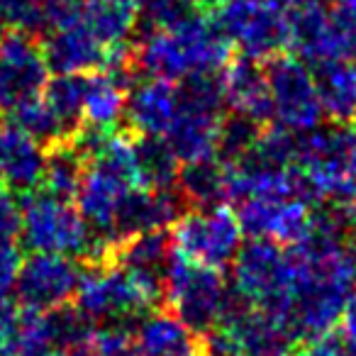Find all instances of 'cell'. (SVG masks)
<instances>
[{"mask_svg":"<svg viewBox=\"0 0 356 356\" xmlns=\"http://www.w3.org/2000/svg\"><path fill=\"white\" fill-rule=\"evenodd\" d=\"M17 227H20V203L10 193V188L0 184V242L15 239Z\"/></svg>","mask_w":356,"mask_h":356,"instance_id":"obj_37","label":"cell"},{"mask_svg":"<svg viewBox=\"0 0 356 356\" xmlns=\"http://www.w3.org/2000/svg\"><path fill=\"white\" fill-rule=\"evenodd\" d=\"M354 302H356V283H354Z\"/></svg>","mask_w":356,"mask_h":356,"instance_id":"obj_44","label":"cell"},{"mask_svg":"<svg viewBox=\"0 0 356 356\" xmlns=\"http://www.w3.org/2000/svg\"><path fill=\"white\" fill-rule=\"evenodd\" d=\"M0 30H17L27 35H44V0H0Z\"/></svg>","mask_w":356,"mask_h":356,"instance_id":"obj_32","label":"cell"},{"mask_svg":"<svg viewBox=\"0 0 356 356\" xmlns=\"http://www.w3.org/2000/svg\"><path fill=\"white\" fill-rule=\"evenodd\" d=\"M232 266V291L278 322L293 288V254L271 239H249L239 247ZM283 325V322H281Z\"/></svg>","mask_w":356,"mask_h":356,"instance_id":"obj_5","label":"cell"},{"mask_svg":"<svg viewBox=\"0 0 356 356\" xmlns=\"http://www.w3.org/2000/svg\"><path fill=\"white\" fill-rule=\"evenodd\" d=\"M168 229L173 252L178 257L220 271L234 261L239 247L244 244V229L237 213L225 203L186 210Z\"/></svg>","mask_w":356,"mask_h":356,"instance_id":"obj_7","label":"cell"},{"mask_svg":"<svg viewBox=\"0 0 356 356\" xmlns=\"http://www.w3.org/2000/svg\"><path fill=\"white\" fill-rule=\"evenodd\" d=\"M81 271L83 268L74 257L32 252V257L22 259L13 291L22 307L42 312L56 310L74 300Z\"/></svg>","mask_w":356,"mask_h":356,"instance_id":"obj_10","label":"cell"},{"mask_svg":"<svg viewBox=\"0 0 356 356\" xmlns=\"http://www.w3.org/2000/svg\"><path fill=\"white\" fill-rule=\"evenodd\" d=\"M296 356H356V341H351L339 327L320 337L307 339V344Z\"/></svg>","mask_w":356,"mask_h":356,"instance_id":"obj_34","label":"cell"},{"mask_svg":"<svg viewBox=\"0 0 356 356\" xmlns=\"http://www.w3.org/2000/svg\"><path fill=\"white\" fill-rule=\"evenodd\" d=\"M176 191L186 205L210 208L227 200V166L220 159L181 163L176 176Z\"/></svg>","mask_w":356,"mask_h":356,"instance_id":"obj_23","label":"cell"},{"mask_svg":"<svg viewBox=\"0 0 356 356\" xmlns=\"http://www.w3.org/2000/svg\"><path fill=\"white\" fill-rule=\"evenodd\" d=\"M83 90L86 74H51L42 86V98L54 110L69 139L83 127Z\"/></svg>","mask_w":356,"mask_h":356,"instance_id":"obj_25","label":"cell"},{"mask_svg":"<svg viewBox=\"0 0 356 356\" xmlns=\"http://www.w3.org/2000/svg\"><path fill=\"white\" fill-rule=\"evenodd\" d=\"M346 59H351L356 64V40L351 42V47H349V54H346Z\"/></svg>","mask_w":356,"mask_h":356,"instance_id":"obj_43","label":"cell"},{"mask_svg":"<svg viewBox=\"0 0 356 356\" xmlns=\"http://www.w3.org/2000/svg\"><path fill=\"white\" fill-rule=\"evenodd\" d=\"M264 69H266L268 95H271L276 124L296 134H305L320 127L325 113H322L320 98H317L310 64L298 59L296 54L281 51V54L271 56Z\"/></svg>","mask_w":356,"mask_h":356,"instance_id":"obj_9","label":"cell"},{"mask_svg":"<svg viewBox=\"0 0 356 356\" xmlns=\"http://www.w3.org/2000/svg\"><path fill=\"white\" fill-rule=\"evenodd\" d=\"M229 293L222 271L171 254L163 271V300L168 310L195 334H205L220 322L227 307Z\"/></svg>","mask_w":356,"mask_h":356,"instance_id":"obj_6","label":"cell"},{"mask_svg":"<svg viewBox=\"0 0 356 356\" xmlns=\"http://www.w3.org/2000/svg\"><path fill=\"white\" fill-rule=\"evenodd\" d=\"M161 298L163 288L134 276L115 259H103V261H90L88 268L81 271L74 305L98 325L113 320L129 322L132 317L156 307Z\"/></svg>","mask_w":356,"mask_h":356,"instance_id":"obj_4","label":"cell"},{"mask_svg":"<svg viewBox=\"0 0 356 356\" xmlns=\"http://www.w3.org/2000/svg\"><path fill=\"white\" fill-rule=\"evenodd\" d=\"M322 113L330 122H351L356 118V64L346 56H334L315 64L312 71Z\"/></svg>","mask_w":356,"mask_h":356,"instance_id":"obj_19","label":"cell"},{"mask_svg":"<svg viewBox=\"0 0 356 356\" xmlns=\"http://www.w3.org/2000/svg\"><path fill=\"white\" fill-rule=\"evenodd\" d=\"M186 200L173 188H132L120 203L113 222L115 239L134 237V234L152 232V229H168L186 213Z\"/></svg>","mask_w":356,"mask_h":356,"instance_id":"obj_13","label":"cell"},{"mask_svg":"<svg viewBox=\"0 0 356 356\" xmlns=\"http://www.w3.org/2000/svg\"><path fill=\"white\" fill-rule=\"evenodd\" d=\"M10 113V120L17 124V127L25 129L30 137H35L40 144L44 147H54V144H61V142H69L66 137L64 127L61 122L56 120L54 110L49 108L44 98H42V90L30 98L20 100L15 108L8 110Z\"/></svg>","mask_w":356,"mask_h":356,"instance_id":"obj_27","label":"cell"},{"mask_svg":"<svg viewBox=\"0 0 356 356\" xmlns=\"http://www.w3.org/2000/svg\"><path fill=\"white\" fill-rule=\"evenodd\" d=\"M17 315H20V310H17L15 302H13L8 296L0 298V351H3L8 337H10L13 330H15Z\"/></svg>","mask_w":356,"mask_h":356,"instance_id":"obj_39","label":"cell"},{"mask_svg":"<svg viewBox=\"0 0 356 356\" xmlns=\"http://www.w3.org/2000/svg\"><path fill=\"white\" fill-rule=\"evenodd\" d=\"M193 10H195V6L191 0H142V3H139L137 32L142 35V32L171 27L184 20V17H188Z\"/></svg>","mask_w":356,"mask_h":356,"instance_id":"obj_33","label":"cell"},{"mask_svg":"<svg viewBox=\"0 0 356 356\" xmlns=\"http://www.w3.org/2000/svg\"><path fill=\"white\" fill-rule=\"evenodd\" d=\"M127 86L105 71L86 74L83 90V124L95 129H115L124 120L127 108Z\"/></svg>","mask_w":356,"mask_h":356,"instance_id":"obj_22","label":"cell"},{"mask_svg":"<svg viewBox=\"0 0 356 356\" xmlns=\"http://www.w3.org/2000/svg\"><path fill=\"white\" fill-rule=\"evenodd\" d=\"M191 3L198 8H215V6H220L222 0H191Z\"/></svg>","mask_w":356,"mask_h":356,"instance_id":"obj_42","label":"cell"},{"mask_svg":"<svg viewBox=\"0 0 356 356\" xmlns=\"http://www.w3.org/2000/svg\"><path fill=\"white\" fill-rule=\"evenodd\" d=\"M83 156L76 152V147L69 142L47 147L44 159V173H42V191L59 198L74 200L76 191H79L81 176H83Z\"/></svg>","mask_w":356,"mask_h":356,"instance_id":"obj_26","label":"cell"},{"mask_svg":"<svg viewBox=\"0 0 356 356\" xmlns=\"http://www.w3.org/2000/svg\"><path fill=\"white\" fill-rule=\"evenodd\" d=\"M137 356H203L200 337L171 310H147L134 327Z\"/></svg>","mask_w":356,"mask_h":356,"instance_id":"obj_18","label":"cell"},{"mask_svg":"<svg viewBox=\"0 0 356 356\" xmlns=\"http://www.w3.org/2000/svg\"><path fill=\"white\" fill-rule=\"evenodd\" d=\"M47 147L17 127L13 120L0 122V184L10 191H35L42 184Z\"/></svg>","mask_w":356,"mask_h":356,"instance_id":"obj_16","label":"cell"},{"mask_svg":"<svg viewBox=\"0 0 356 356\" xmlns=\"http://www.w3.org/2000/svg\"><path fill=\"white\" fill-rule=\"evenodd\" d=\"M56 351L59 349H56L49 310L42 312L22 307L15 330L8 337L0 356H54Z\"/></svg>","mask_w":356,"mask_h":356,"instance_id":"obj_24","label":"cell"},{"mask_svg":"<svg viewBox=\"0 0 356 356\" xmlns=\"http://www.w3.org/2000/svg\"><path fill=\"white\" fill-rule=\"evenodd\" d=\"M220 90H222L225 110L232 115L247 118L257 124H268L273 120L271 95L264 61H254L247 56L229 59L220 71Z\"/></svg>","mask_w":356,"mask_h":356,"instance_id":"obj_14","label":"cell"},{"mask_svg":"<svg viewBox=\"0 0 356 356\" xmlns=\"http://www.w3.org/2000/svg\"><path fill=\"white\" fill-rule=\"evenodd\" d=\"M47 30L64 27L81 20V0H44Z\"/></svg>","mask_w":356,"mask_h":356,"instance_id":"obj_38","label":"cell"},{"mask_svg":"<svg viewBox=\"0 0 356 356\" xmlns=\"http://www.w3.org/2000/svg\"><path fill=\"white\" fill-rule=\"evenodd\" d=\"M298 137L300 134L281 127V124H264L257 134V142L247 156L268 166H293L298 156ZM244 159V156H242Z\"/></svg>","mask_w":356,"mask_h":356,"instance_id":"obj_29","label":"cell"},{"mask_svg":"<svg viewBox=\"0 0 356 356\" xmlns=\"http://www.w3.org/2000/svg\"><path fill=\"white\" fill-rule=\"evenodd\" d=\"M332 205L339 210L341 218H344V222H346V227H349V232L356 237V188L351 191L341 203H332Z\"/></svg>","mask_w":356,"mask_h":356,"instance_id":"obj_40","label":"cell"},{"mask_svg":"<svg viewBox=\"0 0 356 356\" xmlns=\"http://www.w3.org/2000/svg\"><path fill=\"white\" fill-rule=\"evenodd\" d=\"M139 3H142V0H139Z\"/></svg>","mask_w":356,"mask_h":356,"instance_id":"obj_45","label":"cell"},{"mask_svg":"<svg viewBox=\"0 0 356 356\" xmlns=\"http://www.w3.org/2000/svg\"><path fill=\"white\" fill-rule=\"evenodd\" d=\"M232 59V44L220 32L213 17L191 13L163 30L142 32L134 47V64L144 76H156L181 83L193 76L220 74Z\"/></svg>","mask_w":356,"mask_h":356,"instance_id":"obj_1","label":"cell"},{"mask_svg":"<svg viewBox=\"0 0 356 356\" xmlns=\"http://www.w3.org/2000/svg\"><path fill=\"white\" fill-rule=\"evenodd\" d=\"M237 220L252 239L293 247L310 229L312 210L300 198H249L237 203Z\"/></svg>","mask_w":356,"mask_h":356,"instance_id":"obj_12","label":"cell"},{"mask_svg":"<svg viewBox=\"0 0 356 356\" xmlns=\"http://www.w3.org/2000/svg\"><path fill=\"white\" fill-rule=\"evenodd\" d=\"M139 173L144 188H173L181 161L163 137H137Z\"/></svg>","mask_w":356,"mask_h":356,"instance_id":"obj_28","label":"cell"},{"mask_svg":"<svg viewBox=\"0 0 356 356\" xmlns=\"http://www.w3.org/2000/svg\"><path fill=\"white\" fill-rule=\"evenodd\" d=\"M213 20L247 59L268 61L288 49V20L278 0H222Z\"/></svg>","mask_w":356,"mask_h":356,"instance_id":"obj_8","label":"cell"},{"mask_svg":"<svg viewBox=\"0 0 356 356\" xmlns=\"http://www.w3.org/2000/svg\"><path fill=\"white\" fill-rule=\"evenodd\" d=\"M337 327H339V330L344 332V334L349 337L351 341H356V307L354 305H351L349 310H346V315L341 317L339 325H337Z\"/></svg>","mask_w":356,"mask_h":356,"instance_id":"obj_41","label":"cell"},{"mask_svg":"<svg viewBox=\"0 0 356 356\" xmlns=\"http://www.w3.org/2000/svg\"><path fill=\"white\" fill-rule=\"evenodd\" d=\"M354 120H356V118H354Z\"/></svg>","mask_w":356,"mask_h":356,"instance_id":"obj_46","label":"cell"},{"mask_svg":"<svg viewBox=\"0 0 356 356\" xmlns=\"http://www.w3.org/2000/svg\"><path fill=\"white\" fill-rule=\"evenodd\" d=\"M264 124H257L247 118L229 113L227 118H222L220 124V139H218V159L225 163L239 161L242 156H247L249 149L257 142V134Z\"/></svg>","mask_w":356,"mask_h":356,"instance_id":"obj_31","label":"cell"},{"mask_svg":"<svg viewBox=\"0 0 356 356\" xmlns=\"http://www.w3.org/2000/svg\"><path fill=\"white\" fill-rule=\"evenodd\" d=\"M47 79L49 69L37 37L17 30L0 32V110H10L40 93Z\"/></svg>","mask_w":356,"mask_h":356,"instance_id":"obj_11","label":"cell"},{"mask_svg":"<svg viewBox=\"0 0 356 356\" xmlns=\"http://www.w3.org/2000/svg\"><path fill=\"white\" fill-rule=\"evenodd\" d=\"M20 264H22L20 247L13 239H3L0 242V298L10 296V291L15 288Z\"/></svg>","mask_w":356,"mask_h":356,"instance_id":"obj_36","label":"cell"},{"mask_svg":"<svg viewBox=\"0 0 356 356\" xmlns=\"http://www.w3.org/2000/svg\"><path fill=\"white\" fill-rule=\"evenodd\" d=\"M293 166L300 171L312 203H341L356 188V127L332 122L300 134Z\"/></svg>","mask_w":356,"mask_h":356,"instance_id":"obj_3","label":"cell"},{"mask_svg":"<svg viewBox=\"0 0 356 356\" xmlns=\"http://www.w3.org/2000/svg\"><path fill=\"white\" fill-rule=\"evenodd\" d=\"M81 356H137L134 330L124 320L98 322Z\"/></svg>","mask_w":356,"mask_h":356,"instance_id":"obj_30","label":"cell"},{"mask_svg":"<svg viewBox=\"0 0 356 356\" xmlns=\"http://www.w3.org/2000/svg\"><path fill=\"white\" fill-rule=\"evenodd\" d=\"M42 56L49 74H90L103 61L105 44L81 20L44 32Z\"/></svg>","mask_w":356,"mask_h":356,"instance_id":"obj_17","label":"cell"},{"mask_svg":"<svg viewBox=\"0 0 356 356\" xmlns=\"http://www.w3.org/2000/svg\"><path fill=\"white\" fill-rule=\"evenodd\" d=\"M330 17L346 56L351 42L356 40V0H330Z\"/></svg>","mask_w":356,"mask_h":356,"instance_id":"obj_35","label":"cell"},{"mask_svg":"<svg viewBox=\"0 0 356 356\" xmlns=\"http://www.w3.org/2000/svg\"><path fill=\"white\" fill-rule=\"evenodd\" d=\"M173 254V244L168 229H152V232L134 234L118 244L113 259L122 264L127 271L154 286L163 288V271Z\"/></svg>","mask_w":356,"mask_h":356,"instance_id":"obj_20","label":"cell"},{"mask_svg":"<svg viewBox=\"0 0 356 356\" xmlns=\"http://www.w3.org/2000/svg\"><path fill=\"white\" fill-rule=\"evenodd\" d=\"M17 237L30 252L86 257L88 261L108 259L103 244L95 239L74 200L59 198L47 191H27L20 203Z\"/></svg>","mask_w":356,"mask_h":356,"instance_id":"obj_2","label":"cell"},{"mask_svg":"<svg viewBox=\"0 0 356 356\" xmlns=\"http://www.w3.org/2000/svg\"><path fill=\"white\" fill-rule=\"evenodd\" d=\"M181 108L178 83L156 76L137 81L127 90L124 120L137 137H163Z\"/></svg>","mask_w":356,"mask_h":356,"instance_id":"obj_15","label":"cell"},{"mask_svg":"<svg viewBox=\"0 0 356 356\" xmlns=\"http://www.w3.org/2000/svg\"><path fill=\"white\" fill-rule=\"evenodd\" d=\"M81 22L108 44H124L139 27V0H81Z\"/></svg>","mask_w":356,"mask_h":356,"instance_id":"obj_21","label":"cell"}]
</instances>
